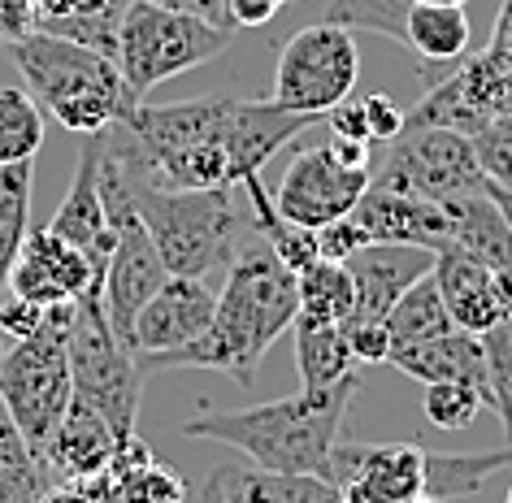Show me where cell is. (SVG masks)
Masks as SVG:
<instances>
[{
	"label": "cell",
	"mask_w": 512,
	"mask_h": 503,
	"mask_svg": "<svg viewBox=\"0 0 512 503\" xmlns=\"http://www.w3.org/2000/svg\"><path fill=\"white\" fill-rule=\"evenodd\" d=\"M226 287L217 295L213 326L196 343L178 347L165 356H135L139 369H217L230 373L239 386H252L256 365L274 347V339L287 326H296L300 313V291L296 274L278 261L270 243L243 248L226 265Z\"/></svg>",
	"instance_id": "obj_1"
},
{
	"label": "cell",
	"mask_w": 512,
	"mask_h": 503,
	"mask_svg": "<svg viewBox=\"0 0 512 503\" xmlns=\"http://www.w3.org/2000/svg\"><path fill=\"white\" fill-rule=\"evenodd\" d=\"M356 391H361V373L343 378L339 386H326V391L300 386L296 395L248 408H204L200 417L183 425V434L235 447L256 469L326 477L330 451L343 438V421H348V404Z\"/></svg>",
	"instance_id": "obj_2"
},
{
	"label": "cell",
	"mask_w": 512,
	"mask_h": 503,
	"mask_svg": "<svg viewBox=\"0 0 512 503\" xmlns=\"http://www.w3.org/2000/svg\"><path fill=\"white\" fill-rule=\"evenodd\" d=\"M9 61L18 66L27 92L40 100L66 131L96 135L131 118L139 100L126 87L118 61L83 48L74 40H61L53 31H27L9 40Z\"/></svg>",
	"instance_id": "obj_3"
},
{
	"label": "cell",
	"mask_w": 512,
	"mask_h": 503,
	"mask_svg": "<svg viewBox=\"0 0 512 503\" xmlns=\"http://www.w3.org/2000/svg\"><path fill=\"white\" fill-rule=\"evenodd\" d=\"M126 170V165H122ZM131 178V196L135 209L144 217L152 243H157L161 261L178 278H204L213 269H226L235 261V235H239V217H235V196L230 187H157L148 178Z\"/></svg>",
	"instance_id": "obj_4"
},
{
	"label": "cell",
	"mask_w": 512,
	"mask_h": 503,
	"mask_svg": "<svg viewBox=\"0 0 512 503\" xmlns=\"http://www.w3.org/2000/svg\"><path fill=\"white\" fill-rule=\"evenodd\" d=\"M230 35L235 31H222L196 14H174L152 0H126L118 27V70L131 96L144 100L157 83L222 57Z\"/></svg>",
	"instance_id": "obj_5"
},
{
	"label": "cell",
	"mask_w": 512,
	"mask_h": 503,
	"mask_svg": "<svg viewBox=\"0 0 512 503\" xmlns=\"http://www.w3.org/2000/svg\"><path fill=\"white\" fill-rule=\"evenodd\" d=\"M66 356H70L74 399L100 412L118 438L135 434L144 369H139L131 347L113 334L100 295H83L79 300V313H74V326L66 334Z\"/></svg>",
	"instance_id": "obj_6"
},
{
	"label": "cell",
	"mask_w": 512,
	"mask_h": 503,
	"mask_svg": "<svg viewBox=\"0 0 512 503\" xmlns=\"http://www.w3.org/2000/svg\"><path fill=\"white\" fill-rule=\"evenodd\" d=\"M0 399L22 438L44 456L48 438L74 404L66 334L40 326L27 339H14L9 352H0Z\"/></svg>",
	"instance_id": "obj_7"
},
{
	"label": "cell",
	"mask_w": 512,
	"mask_h": 503,
	"mask_svg": "<svg viewBox=\"0 0 512 503\" xmlns=\"http://www.w3.org/2000/svg\"><path fill=\"white\" fill-rule=\"evenodd\" d=\"M356 79H361V48H356L352 31L322 18L313 27H300L283 44L270 100L291 113L326 118L339 100L356 92Z\"/></svg>",
	"instance_id": "obj_8"
},
{
	"label": "cell",
	"mask_w": 512,
	"mask_h": 503,
	"mask_svg": "<svg viewBox=\"0 0 512 503\" xmlns=\"http://www.w3.org/2000/svg\"><path fill=\"white\" fill-rule=\"evenodd\" d=\"M369 183L430 204H452L482 191L486 174L469 135L447 131V126H413V131H400V139H391L387 161L378 174H369Z\"/></svg>",
	"instance_id": "obj_9"
},
{
	"label": "cell",
	"mask_w": 512,
	"mask_h": 503,
	"mask_svg": "<svg viewBox=\"0 0 512 503\" xmlns=\"http://www.w3.org/2000/svg\"><path fill=\"white\" fill-rule=\"evenodd\" d=\"M512 113V57L486 44L465 53L447 79L430 83V92L404 113V131L413 126H447L460 135H478L486 122Z\"/></svg>",
	"instance_id": "obj_10"
},
{
	"label": "cell",
	"mask_w": 512,
	"mask_h": 503,
	"mask_svg": "<svg viewBox=\"0 0 512 503\" xmlns=\"http://www.w3.org/2000/svg\"><path fill=\"white\" fill-rule=\"evenodd\" d=\"M326 482L343 503H404L426 490V447L421 443H335Z\"/></svg>",
	"instance_id": "obj_11"
},
{
	"label": "cell",
	"mask_w": 512,
	"mask_h": 503,
	"mask_svg": "<svg viewBox=\"0 0 512 503\" xmlns=\"http://www.w3.org/2000/svg\"><path fill=\"white\" fill-rule=\"evenodd\" d=\"M365 191H369V170H348V165L335 161L330 144H313L291 157L283 183L274 191V209L296 226L322 230L339 222V217H348Z\"/></svg>",
	"instance_id": "obj_12"
},
{
	"label": "cell",
	"mask_w": 512,
	"mask_h": 503,
	"mask_svg": "<svg viewBox=\"0 0 512 503\" xmlns=\"http://www.w3.org/2000/svg\"><path fill=\"white\" fill-rule=\"evenodd\" d=\"M170 278L157 243H152L144 217H126L118 226V243H113V256L105 265V282H100V304H105V317L113 334L131 347V326L152 295L161 291V282Z\"/></svg>",
	"instance_id": "obj_13"
},
{
	"label": "cell",
	"mask_w": 512,
	"mask_h": 503,
	"mask_svg": "<svg viewBox=\"0 0 512 503\" xmlns=\"http://www.w3.org/2000/svg\"><path fill=\"white\" fill-rule=\"evenodd\" d=\"M217 295L204 287V278H178L170 274L161 291L139 308L131 326V352L135 356H165L178 347L196 343L204 330L213 326Z\"/></svg>",
	"instance_id": "obj_14"
},
{
	"label": "cell",
	"mask_w": 512,
	"mask_h": 503,
	"mask_svg": "<svg viewBox=\"0 0 512 503\" xmlns=\"http://www.w3.org/2000/svg\"><path fill=\"white\" fill-rule=\"evenodd\" d=\"M100 152H105V131L87 135V148L79 157V170H74V183L66 191V200L57 204L48 230L61 239H70L79 252L92 256L100 282H105V265L113 256V243H118V230L109 226L105 200H100Z\"/></svg>",
	"instance_id": "obj_15"
},
{
	"label": "cell",
	"mask_w": 512,
	"mask_h": 503,
	"mask_svg": "<svg viewBox=\"0 0 512 503\" xmlns=\"http://www.w3.org/2000/svg\"><path fill=\"white\" fill-rule=\"evenodd\" d=\"M430 248H408V243H365L356 256H348V274L356 287V304H352V321H382L391 313V304L413 287L417 278H426L434 269Z\"/></svg>",
	"instance_id": "obj_16"
},
{
	"label": "cell",
	"mask_w": 512,
	"mask_h": 503,
	"mask_svg": "<svg viewBox=\"0 0 512 503\" xmlns=\"http://www.w3.org/2000/svg\"><path fill=\"white\" fill-rule=\"evenodd\" d=\"M326 122L313 113H291L274 100H239L230 105V131H226V161H230V183H243L248 174H261L283 152L291 139L309 126Z\"/></svg>",
	"instance_id": "obj_17"
},
{
	"label": "cell",
	"mask_w": 512,
	"mask_h": 503,
	"mask_svg": "<svg viewBox=\"0 0 512 503\" xmlns=\"http://www.w3.org/2000/svg\"><path fill=\"white\" fill-rule=\"evenodd\" d=\"M348 217L365 230L369 243H408V248H430V252L452 248V222H447L443 204L400 196V191L374 183H369L361 204Z\"/></svg>",
	"instance_id": "obj_18"
},
{
	"label": "cell",
	"mask_w": 512,
	"mask_h": 503,
	"mask_svg": "<svg viewBox=\"0 0 512 503\" xmlns=\"http://www.w3.org/2000/svg\"><path fill=\"white\" fill-rule=\"evenodd\" d=\"M434 282H439L447 317H452V326H460V330L486 334L495 321L508 317L504 300H499V287H495V274L486 265L469 261L465 252L443 248L434 256Z\"/></svg>",
	"instance_id": "obj_19"
},
{
	"label": "cell",
	"mask_w": 512,
	"mask_h": 503,
	"mask_svg": "<svg viewBox=\"0 0 512 503\" xmlns=\"http://www.w3.org/2000/svg\"><path fill=\"white\" fill-rule=\"evenodd\" d=\"M391 365L404 373V378H417L421 386L430 382H469L478 386L486 399V356H482V334L469 330H443L426 343H408L391 352Z\"/></svg>",
	"instance_id": "obj_20"
},
{
	"label": "cell",
	"mask_w": 512,
	"mask_h": 503,
	"mask_svg": "<svg viewBox=\"0 0 512 503\" xmlns=\"http://www.w3.org/2000/svg\"><path fill=\"white\" fill-rule=\"evenodd\" d=\"M118 443L122 438L113 434V425L100 417V412H92L87 404L74 399L70 412L53 430V438H48L44 460H48V469H53V477H61V482H83V477H96V473L109 469Z\"/></svg>",
	"instance_id": "obj_21"
},
{
	"label": "cell",
	"mask_w": 512,
	"mask_h": 503,
	"mask_svg": "<svg viewBox=\"0 0 512 503\" xmlns=\"http://www.w3.org/2000/svg\"><path fill=\"white\" fill-rule=\"evenodd\" d=\"M447 222H452V248L465 252L469 261L486 265L491 274H508L512 269V226L504 222L499 204L482 191L460 196L452 204H443Z\"/></svg>",
	"instance_id": "obj_22"
},
{
	"label": "cell",
	"mask_w": 512,
	"mask_h": 503,
	"mask_svg": "<svg viewBox=\"0 0 512 503\" xmlns=\"http://www.w3.org/2000/svg\"><path fill=\"white\" fill-rule=\"evenodd\" d=\"M226 503H343V495L317 473H270V469H226L209 473Z\"/></svg>",
	"instance_id": "obj_23"
},
{
	"label": "cell",
	"mask_w": 512,
	"mask_h": 503,
	"mask_svg": "<svg viewBox=\"0 0 512 503\" xmlns=\"http://www.w3.org/2000/svg\"><path fill=\"white\" fill-rule=\"evenodd\" d=\"M504 469H512V443L495 451H426V490L421 495L439 503L473 499Z\"/></svg>",
	"instance_id": "obj_24"
},
{
	"label": "cell",
	"mask_w": 512,
	"mask_h": 503,
	"mask_svg": "<svg viewBox=\"0 0 512 503\" xmlns=\"http://www.w3.org/2000/svg\"><path fill=\"white\" fill-rule=\"evenodd\" d=\"M57 486L48 460L35 451L0 399V503H40Z\"/></svg>",
	"instance_id": "obj_25"
},
{
	"label": "cell",
	"mask_w": 512,
	"mask_h": 503,
	"mask_svg": "<svg viewBox=\"0 0 512 503\" xmlns=\"http://www.w3.org/2000/svg\"><path fill=\"white\" fill-rule=\"evenodd\" d=\"M404 44L413 48L421 61H460L473 44L469 14L460 5H413L404 22Z\"/></svg>",
	"instance_id": "obj_26"
},
{
	"label": "cell",
	"mask_w": 512,
	"mask_h": 503,
	"mask_svg": "<svg viewBox=\"0 0 512 503\" xmlns=\"http://www.w3.org/2000/svg\"><path fill=\"white\" fill-rule=\"evenodd\" d=\"M296 369L309 391H326V386H339L343 378L361 373L348 347V330L313 326V321H300V317H296Z\"/></svg>",
	"instance_id": "obj_27"
},
{
	"label": "cell",
	"mask_w": 512,
	"mask_h": 503,
	"mask_svg": "<svg viewBox=\"0 0 512 503\" xmlns=\"http://www.w3.org/2000/svg\"><path fill=\"white\" fill-rule=\"evenodd\" d=\"M300 291V321H313V326H348L352 304H356V287L352 274L343 261H317L296 278Z\"/></svg>",
	"instance_id": "obj_28"
},
{
	"label": "cell",
	"mask_w": 512,
	"mask_h": 503,
	"mask_svg": "<svg viewBox=\"0 0 512 503\" xmlns=\"http://www.w3.org/2000/svg\"><path fill=\"white\" fill-rule=\"evenodd\" d=\"M31 178L35 161L0 165V291L9 287V269L31 235Z\"/></svg>",
	"instance_id": "obj_29"
},
{
	"label": "cell",
	"mask_w": 512,
	"mask_h": 503,
	"mask_svg": "<svg viewBox=\"0 0 512 503\" xmlns=\"http://www.w3.org/2000/svg\"><path fill=\"white\" fill-rule=\"evenodd\" d=\"M391 330V343L395 347H408V343H426L434 334L452 330V317H447V304L439 295V282H434V269L426 278H417L400 300L391 304V313L382 317Z\"/></svg>",
	"instance_id": "obj_30"
},
{
	"label": "cell",
	"mask_w": 512,
	"mask_h": 503,
	"mask_svg": "<svg viewBox=\"0 0 512 503\" xmlns=\"http://www.w3.org/2000/svg\"><path fill=\"white\" fill-rule=\"evenodd\" d=\"M44 148V109L27 87L0 83V165L35 161Z\"/></svg>",
	"instance_id": "obj_31"
},
{
	"label": "cell",
	"mask_w": 512,
	"mask_h": 503,
	"mask_svg": "<svg viewBox=\"0 0 512 503\" xmlns=\"http://www.w3.org/2000/svg\"><path fill=\"white\" fill-rule=\"evenodd\" d=\"M113 499L118 503H187L191 486L174 464L152 456L148 464H139V469L122 473L118 482H113Z\"/></svg>",
	"instance_id": "obj_32"
},
{
	"label": "cell",
	"mask_w": 512,
	"mask_h": 503,
	"mask_svg": "<svg viewBox=\"0 0 512 503\" xmlns=\"http://www.w3.org/2000/svg\"><path fill=\"white\" fill-rule=\"evenodd\" d=\"M408 9H413V0H330L326 22H339L348 31H374L404 44Z\"/></svg>",
	"instance_id": "obj_33"
},
{
	"label": "cell",
	"mask_w": 512,
	"mask_h": 503,
	"mask_svg": "<svg viewBox=\"0 0 512 503\" xmlns=\"http://www.w3.org/2000/svg\"><path fill=\"white\" fill-rule=\"evenodd\" d=\"M482 356H486V404L499 412V421L512 434V313L482 334Z\"/></svg>",
	"instance_id": "obj_34"
},
{
	"label": "cell",
	"mask_w": 512,
	"mask_h": 503,
	"mask_svg": "<svg viewBox=\"0 0 512 503\" xmlns=\"http://www.w3.org/2000/svg\"><path fill=\"white\" fill-rule=\"evenodd\" d=\"M421 408H426V421L439 425V430H465L486 408V399L478 386H469V382H430Z\"/></svg>",
	"instance_id": "obj_35"
},
{
	"label": "cell",
	"mask_w": 512,
	"mask_h": 503,
	"mask_svg": "<svg viewBox=\"0 0 512 503\" xmlns=\"http://www.w3.org/2000/svg\"><path fill=\"white\" fill-rule=\"evenodd\" d=\"M9 291H14L18 300L35 304V308H53V304H66L70 300L66 287H61V278L53 274V265H48L44 256L31 248V243L18 252L14 269H9Z\"/></svg>",
	"instance_id": "obj_36"
},
{
	"label": "cell",
	"mask_w": 512,
	"mask_h": 503,
	"mask_svg": "<svg viewBox=\"0 0 512 503\" xmlns=\"http://www.w3.org/2000/svg\"><path fill=\"white\" fill-rule=\"evenodd\" d=\"M469 139H473V152H478L482 174L499 187H512V113L508 118L486 122L482 131L469 135Z\"/></svg>",
	"instance_id": "obj_37"
},
{
	"label": "cell",
	"mask_w": 512,
	"mask_h": 503,
	"mask_svg": "<svg viewBox=\"0 0 512 503\" xmlns=\"http://www.w3.org/2000/svg\"><path fill=\"white\" fill-rule=\"evenodd\" d=\"M348 330V347H352V360L356 365H391V352H395V343H391V330H387V321H352V326H343Z\"/></svg>",
	"instance_id": "obj_38"
},
{
	"label": "cell",
	"mask_w": 512,
	"mask_h": 503,
	"mask_svg": "<svg viewBox=\"0 0 512 503\" xmlns=\"http://www.w3.org/2000/svg\"><path fill=\"white\" fill-rule=\"evenodd\" d=\"M365 230L352 222V217H339V222H330L317 230V248H322L326 261H348V256H356L365 248Z\"/></svg>",
	"instance_id": "obj_39"
},
{
	"label": "cell",
	"mask_w": 512,
	"mask_h": 503,
	"mask_svg": "<svg viewBox=\"0 0 512 503\" xmlns=\"http://www.w3.org/2000/svg\"><path fill=\"white\" fill-rule=\"evenodd\" d=\"M365 118H369V144H391L404 131V109L391 96H361Z\"/></svg>",
	"instance_id": "obj_40"
},
{
	"label": "cell",
	"mask_w": 512,
	"mask_h": 503,
	"mask_svg": "<svg viewBox=\"0 0 512 503\" xmlns=\"http://www.w3.org/2000/svg\"><path fill=\"white\" fill-rule=\"evenodd\" d=\"M326 126L335 139H356V144H369V118H365V100H339L335 109L326 113Z\"/></svg>",
	"instance_id": "obj_41"
},
{
	"label": "cell",
	"mask_w": 512,
	"mask_h": 503,
	"mask_svg": "<svg viewBox=\"0 0 512 503\" xmlns=\"http://www.w3.org/2000/svg\"><path fill=\"white\" fill-rule=\"evenodd\" d=\"M40 326H44V308L18 300V295L0 308V334H9V339H27V334H35Z\"/></svg>",
	"instance_id": "obj_42"
},
{
	"label": "cell",
	"mask_w": 512,
	"mask_h": 503,
	"mask_svg": "<svg viewBox=\"0 0 512 503\" xmlns=\"http://www.w3.org/2000/svg\"><path fill=\"white\" fill-rule=\"evenodd\" d=\"M152 5L174 9V14H196V18L213 22V27H222V31H239L235 18H230V5H226V0H152Z\"/></svg>",
	"instance_id": "obj_43"
},
{
	"label": "cell",
	"mask_w": 512,
	"mask_h": 503,
	"mask_svg": "<svg viewBox=\"0 0 512 503\" xmlns=\"http://www.w3.org/2000/svg\"><path fill=\"white\" fill-rule=\"evenodd\" d=\"M226 5H230L235 27H265V22H270L287 0H226Z\"/></svg>",
	"instance_id": "obj_44"
},
{
	"label": "cell",
	"mask_w": 512,
	"mask_h": 503,
	"mask_svg": "<svg viewBox=\"0 0 512 503\" xmlns=\"http://www.w3.org/2000/svg\"><path fill=\"white\" fill-rule=\"evenodd\" d=\"M330 152H335V161L348 165V170H369V144H356V139H330Z\"/></svg>",
	"instance_id": "obj_45"
},
{
	"label": "cell",
	"mask_w": 512,
	"mask_h": 503,
	"mask_svg": "<svg viewBox=\"0 0 512 503\" xmlns=\"http://www.w3.org/2000/svg\"><path fill=\"white\" fill-rule=\"evenodd\" d=\"M40 503H105V499L87 495V490H83V486H74V482H61V486L48 490V495H44Z\"/></svg>",
	"instance_id": "obj_46"
},
{
	"label": "cell",
	"mask_w": 512,
	"mask_h": 503,
	"mask_svg": "<svg viewBox=\"0 0 512 503\" xmlns=\"http://www.w3.org/2000/svg\"><path fill=\"white\" fill-rule=\"evenodd\" d=\"M491 44L504 48V53L512 57V0H504L499 5V18H495V31H491Z\"/></svg>",
	"instance_id": "obj_47"
},
{
	"label": "cell",
	"mask_w": 512,
	"mask_h": 503,
	"mask_svg": "<svg viewBox=\"0 0 512 503\" xmlns=\"http://www.w3.org/2000/svg\"><path fill=\"white\" fill-rule=\"evenodd\" d=\"M486 196H491V200L499 204V213H504V222L512 226V187H499V183H491V178H486Z\"/></svg>",
	"instance_id": "obj_48"
},
{
	"label": "cell",
	"mask_w": 512,
	"mask_h": 503,
	"mask_svg": "<svg viewBox=\"0 0 512 503\" xmlns=\"http://www.w3.org/2000/svg\"><path fill=\"white\" fill-rule=\"evenodd\" d=\"M187 503H191V499H187ZM196 503H226V499H222V490H217V482H213V477H209V482H204V486H200V495H196Z\"/></svg>",
	"instance_id": "obj_49"
},
{
	"label": "cell",
	"mask_w": 512,
	"mask_h": 503,
	"mask_svg": "<svg viewBox=\"0 0 512 503\" xmlns=\"http://www.w3.org/2000/svg\"><path fill=\"white\" fill-rule=\"evenodd\" d=\"M413 5H460V9H465L469 0H413Z\"/></svg>",
	"instance_id": "obj_50"
},
{
	"label": "cell",
	"mask_w": 512,
	"mask_h": 503,
	"mask_svg": "<svg viewBox=\"0 0 512 503\" xmlns=\"http://www.w3.org/2000/svg\"><path fill=\"white\" fill-rule=\"evenodd\" d=\"M404 503H439V499H430V495H413V499H404Z\"/></svg>",
	"instance_id": "obj_51"
},
{
	"label": "cell",
	"mask_w": 512,
	"mask_h": 503,
	"mask_svg": "<svg viewBox=\"0 0 512 503\" xmlns=\"http://www.w3.org/2000/svg\"><path fill=\"white\" fill-rule=\"evenodd\" d=\"M504 503H512V490H508V499H504Z\"/></svg>",
	"instance_id": "obj_52"
}]
</instances>
